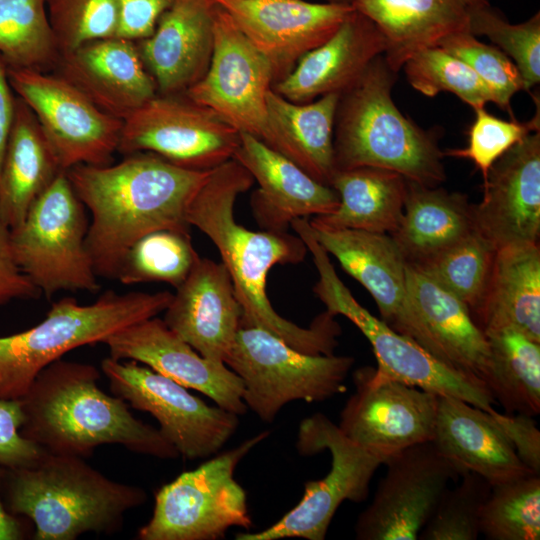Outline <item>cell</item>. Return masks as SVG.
I'll return each instance as SVG.
<instances>
[{"instance_id":"2","label":"cell","mask_w":540,"mask_h":540,"mask_svg":"<svg viewBox=\"0 0 540 540\" xmlns=\"http://www.w3.org/2000/svg\"><path fill=\"white\" fill-rule=\"evenodd\" d=\"M210 172L183 169L150 152L68 169L76 195L91 213L86 247L97 276L115 279L127 250L150 232L189 231L188 207Z\"/></svg>"},{"instance_id":"29","label":"cell","mask_w":540,"mask_h":540,"mask_svg":"<svg viewBox=\"0 0 540 540\" xmlns=\"http://www.w3.org/2000/svg\"><path fill=\"white\" fill-rule=\"evenodd\" d=\"M386 41L384 57L398 72L416 51L456 32L469 31L472 14L489 0H352Z\"/></svg>"},{"instance_id":"22","label":"cell","mask_w":540,"mask_h":540,"mask_svg":"<svg viewBox=\"0 0 540 540\" xmlns=\"http://www.w3.org/2000/svg\"><path fill=\"white\" fill-rule=\"evenodd\" d=\"M164 312L171 331L204 358L225 363L243 313L222 262L200 258Z\"/></svg>"},{"instance_id":"13","label":"cell","mask_w":540,"mask_h":540,"mask_svg":"<svg viewBox=\"0 0 540 540\" xmlns=\"http://www.w3.org/2000/svg\"><path fill=\"white\" fill-rule=\"evenodd\" d=\"M8 78L35 115L63 171L112 163L123 120L100 110L56 73L8 67Z\"/></svg>"},{"instance_id":"26","label":"cell","mask_w":540,"mask_h":540,"mask_svg":"<svg viewBox=\"0 0 540 540\" xmlns=\"http://www.w3.org/2000/svg\"><path fill=\"white\" fill-rule=\"evenodd\" d=\"M385 50L386 41L378 27L353 8L337 31L305 54L272 89L294 103H308L330 93L340 94Z\"/></svg>"},{"instance_id":"16","label":"cell","mask_w":540,"mask_h":540,"mask_svg":"<svg viewBox=\"0 0 540 540\" xmlns=\"http://www.w3.org/2000/svg\"><path fill=\"white\" fill-rule=\"evenodd\" d=\"M273 83L267 59L216 4L209 67L184 94L237 131L261 140L266 129V97Z\"/></svg>"},{"instance_id":"18","label":"cell","mask_w":540,"mask_h":540,"mask_svg":"<svg viewBox=\"0 0 540 540\" xmlns=\"http://www.w3.org/2000/svg\"><path fill=\"white\" fill-rule=\"evenodd\" d=\"M408 312L394 330L449 369L487 386L489 344L467 305L418 266L406 268Z\"/></svg>"},{"instance_id":"53","label":"cell","mask_w":540,"mask_h":540,"mask_svg":"<svg viewBox=\"0 0 540 540\" xmlns=\"http://www.w3.org/2000/svg\"><path fill=\"white\" fill-rule=\"evenodd\" d=\"M351 2H352V0H351Z\"/></svg>"},{"instance_id":"41","label":"cell","mask_w":540,"mask_h":540,"mask_svg":"<svg viewBox=\"0 0 540 540\" xmlns=\"http://www.w3.org/2000/svg\"><path fill=\"white\" fill-rule=\"evenodd\" d=\"M492 485L474 472H465L456 487L446 489L432 516L419 533L420 540H476L480 517Z\"/></svg>"},{"instance_id":"48","label":"cell","mask_w":540,"mask_h":540,"mask_svg":"<svg viewBox=\"0 0 540 540\" xmlns=\"http://www.w3.org/2000/svg\"><path fill=\"white\" fill-rule=\"evenodd\" d=\"M174 0H117L119 25L116 37L134 42L149 37Z\"/></svg>"},{"instance_id":"43","label":"cell","mask_w":540,"mask_h":540,"mask_svg":"<svg viewBox=\"0 0 540 540\" xmlns=\"http://www.w3.org/2000/svg\"><path fill=\"white\" fill-rule=\"evenodd\" d=\"M60 54L85 43L117 36V0H45Z\"/></svg>"},{"instance_id":"4","label":"cell","mask_w":540,"mask_h":540,"mask_svg":"<svg viewBox=\"0 0 540 540\" xmlns=\"http://www.w3.org/2000/svg\"><path fill=\"white\" fill-rule=\"evenodd\" d=\"M396 76L382 54L340 93L333 132L335 169L376 167L420 185L439 186L446 178L444 152L434 133L395 105L391 91Z\"/></svg>"},{"instance_id":"31","label":"cell","mask_w":540,"mask_h":540,"mask_svg":"<svg viewBox=\"0 0 540 540\" xmlns=\"http://www.w3.org/2000/svg\"><path fill=\"white\" fill-rule=\"evenodd\" d=\"M65 172L35 115L16 96L15 112L0 169V219L10 229Z\"/></svg>"},{"instance_id":"12","label":"cell","mask_w":540,"mask_h":540,"mask_svg":"<svg viewBox=\"0 0 540 540\" xmlns=\"http://www.w3.org/2000/svg\"><path fill=\"white\" fill-rule=\"evenodd\" d=\"M101 370L113 395L151 414L162 436L187 459L210 457L239 425V415L210 406L174 380L134 360L107 357Z\"/></svg>"},{"instance_id":"49","label":"cell","mask_w":540,"mask_h":540,"mask_svg":"<svg viewBox=\"0 0 540 540\" xmlns=\"http://www.w3.org/2000/svg\"><path fill=\"white\" fill-rule=\"evenodd\" d=\"M40 294L16 263L11 248L10 228L0 219V305L15 299H34Z\"/></svg>"},{"instance_id":"27","label":"cell","mask_w":540,"mask_h":540,"mask_svg":"<svg viewBox=\"0 0 540 540\" xmlns=\"http://www.w3.org/2000/svg\"><path fill=\"white\" fill-rule=\"evenodd\" d=\"M432 441L462 475L474 472L491 485L534 474L489 412L455 397H438Z\"/></svg>"},{"instance_id":"28","label":"cell","mask_w":540,"mask_h":540,"mask_svg":"<svg viewBox=\"0 0 540 540\" xmlns=\"http://www.w3.org/2000/svg\"><path fill=\"white\" fill-rule=\"evenodd\" d=\"M315 240L372 296L381 320L395 330L408 311L407 261L390 234L313 226Z\"/></svg>"},{"instance_id":"51","label":"cell","mask_w":540,"mask_h":540,"mask_svg":"<svg viewBox=\"0 0 540 540\" xmlns=\"http://www.w3.org/2000/svg\"><path fill=\"white\" fill-rule=\"evenodd\" d=\"M4 468L0 467V540H19L24 536L21 522L11 514L2 503L1 488Z\"/></svg>"},{"instance_id":"23","label":"cell","mask_w":540,"mask_h":540,"mask_svg":"<svg viewBox=\"0 0 540 540\" xmlns=\"http://www.w3.org/2000/svg\"><path fill=\"white\" fill-rule=\"evenodd\" d=\"M233 159L258 183L250 205L262 230L288 231L295 219L330 214L339 204L332 187L250 134L240 132Z\"/></svg>"},{"instance_id":"30","label":"cell","mask_w":540,"mask_h":540,"mask_svg":"<svg viewBox=\"0 0 540 540\" xmlns=\"http://www.w3.org/2000/svg\"><path fill=\"white\" fill-rule=\"evenodd\" d=\"M339 96L330 93L308 103H294L271 89L266 97L261 141L328 186L336 171L333 132Z\"/></svg>"},{"instance_id":"17","label":"cell","mask_w":540,"mask_h":540,"mask_svg":"<svg viewBox=\"0 0 540 540\" xmlns=\"http://www.w3.org/2000/svg\"><path fill=\"white\" fill-rule=\"evenodd\" d=\"M355 392L338 427L350 440L386 459L415 444L432 441L438 395L394 380H376L373 368L353 374Z\"/></svg>"},{"instance_id":"46","label":"cell","mask_w":540,"mask_h":540,"mask_svg":"<svg viewBox=\"0 0 540 540\" xmlns=\"http://www.w3.org/2000/svg\"><path fill=\"white\" fill-rule=\"evenodd\" d=\"M23 422L21 400L0 398V467L4 469L32 465L46 452L21 435Z\"/></svg>"},{"instance_id":"52","label":"cell","mask_w":540,"mask_h":540,"mask_svg":"<svg viewBox=\"0 0 540 540\" xmlns=\"http://www.w3.org/2000/svg\"><path fill=\"white\" fill-rule=\"evenodd\" d=\"M328 2L347 3L351 4V0H327Z\"/></svg>"},{"instance_id":"37","label":"cell","mask_w":540,"mask_h":540,"mask_svg":"<svg viewBox=\"0 0 540 540\" xmlns=\"http://www.w3.org/2000/svg\"><path fill=\"white\" fill-rule=\"evenodd\" d=\"M199 259L189 231L156 230L131 245L115 279L125 285L162 282L176 289Z\"/></svg>"},{"instance_id":"45","label":"cell","mask_w":540,"mask_h":540,"mask_svg":"<svg viewBox=\"0 0 540 540\" xmlns=\"http://www.w3.org/2000/svg\"><path fill=\"white\" fill-rule=\"evenodd\" d=\"M476 116L468 132L465 148L450 149L444 156L471 160L487 178L492 165L510 148L532 132L539 131V114L528 122L507 121L488 113L484 108L475 110Z\"/></svg>"},{"instance_id":"39","label":"cell","mask_w":540,"mask_h":540,"mask_svg":"<svg viewBox=\"0 0 540 540\" xmlns=\"http://www.w3.org/2000/svg\"><path fill=\"white\" fill-rule=\"evenodd\" d=\"M479 527L480 534L488 540H539V475L492 485Z\"/></svg>"},{"instance_id":"19","label":"cell","mask_w":540,"mask_h":540,"mask_svg":"<svg viewBox=\"0 0 540 540\" xmlns=\"http://www.w3.org/2000/svg\"><path fill=\"white\" fill-rule=\"evenodd\" d=\"M269 62L273 85L327 41L353 10L347 3L305 0H214Z\"/></svg>"},{"instance_id":"44","label":"cell","mask_w":540,"mask_h":540,"mask_svg":"<svg viewBox=\"0 0 540 540\" xmlns=\"http://www.w3.org/2000/svg\"><path fill=\"white\" fill-rule=\"evenodd\" d=\"M438 45L467 64L490 88L495 104L513 117L511 99L524 85L516 65L503 51L480 42L469 31L448 35Z\"/></svg>"},{"instance_id":"24","label":"cell","mask_w":540,"mask_h":540,"mask_svg":"<svg viewBox=\"0 0 540 540\" xmlns=\"http://www.w3.org/2000/svg\"><path fill=\"white\" fill-rule=\"evenodd\" d=\"M54 73L100 110L121 120L158 94L136 42L120 37L88 42L60 54Z\"/></svg>"},{"instance_id":"35","label":"cell","mask_w":540,"mask_h":540,"mask_svg":"<svg viewBox=\"0 0 540 540\" xmlns=\"http://www.w3.org/2000/svg\"><path fill=\"white\" fill-rule=\"evenodd\" d=\"M490 350L487 387L506 414L540 413V343L513 327L484 331Z\"/></svg>"},{"instance_id":"32","label":"cell","mask_w":540,"mask_h":540,"mask_svg":"<svg viewBox=\"0 0 540 540\" xmlns=\"http://www.w3.org/2000/svg\"><path fill=\"white\" fill-rule=\"evenodd\" d=\"M472 317L483 332L508 326L540 343L538 243L496 250L484 298Z\"/></svg>"},{"instance_id":"33","label":"cell","mask_w":540,"mask_h":540,"mask_svg":"<svg viewBox=\"0 0 540 540\" xmlns=\"http://www.w3.org/2000/svg\"><path fill=\"white\" fill-rule=\"evenodd\" d=\"M467 196L407 180L403 214L390 235L406 261L422 264L473 230Z\"/></svg>"},{"instance_id":"11","label":"cell","mask_w":540,"mask_h":540,"mask_svg":"<svg viewBox=\"0 0 540 540\" xmlns=\"http://www.w3.org/2000/svg\"><path fill=\"white\" fill-rule=\"evenodd\" d=\"M296 447L302 456L328 450L332 459L329 473L320 480L307 481L299 503L275 524L259 532L237 533L235 539H325L338 507L345 500L364 501L375 471L385 462L350 440L322 413L301 421Z\"/></svg>"},{"instance_id":"20","label":"cell","mask_w":540,"mask_h":540,"mask_svg":"<svg viewBox=\"0 0 540 540\" xmlns=\"http://www.w3.org/2000/svg\"><path fill=\"white\" fill-rule=\"evenodd\" d=\"M473 228L498 250L538 243L540 234V132L505 152L484 180V196L472 204Z\"/></svg>"},{"instance_id":"34","label":"cell","mask_w":540,"mask_h":540,"mask_svg":"<svg viewBox=\"0 0 540 540\" xmlns=\"http://www.w3.org/2000/svg\"><path fill=\"white\" fill-rule=\"evenodd\" d=\"M330 186L339 204L330 214L314 216L309 223L327 229H355L391 234L401 220L407 180L376 167L335 171Z\"/></svg>"},{"instance_id":"38","label":"cell","mask_w":540,"mask_h":540,"mask_svg":"<svg viewBox=\"0 0 540 540\" xmlns=\"http://www.w3.org/2000/svg\"><path fill=\"white\" fill-rule=\"evenodd\" d=\"M496 249L476 230L416 265L469 308H479L491 275Z\"/></svg>"},{"instance_id":"47","label":"cell","mask_w":540,"mask_h":540,"mask_svg":"<svg viewBox=\"0 0 540 540\" xmlns=\"http://www.w3.org/2000/svg\"><path fill=\"white\" fill-rule=\"evenodd\" d=\"M500 426L521 462L534 474H540V431L532 416L489 412Z\"/></svg>"},{"instance_id":"14","label":"cell","mask_w":540,"mask_h":540,"mask_svg":"<svg viewBox=\"0 0 540 540\" xmlns=\"http://www.w3.org/2000/svg\"><path fill=\"white\" fill-rule=\"evenodd\" d=\"M240 132L185 94H157L123 120L118 152H150L180 168L210 171L233 159Z\"/></svg>"},{"instance_id":"1","label":"cell","mask_w":540,"mask_h":540,"mask_svg":"<svg viewBox=\"0 0 540 540\" xmlns=\"http://www.w3.org/2000/svg\"><path fill=\"white\" fill-rule=\"evenodd\" d=\"M250 173L230 159L211 170L193 197L187 221L216 246L242 308L240 325L262 328L292 348L311 355H332L341 328L328 311L310 327H301L279 315L266 292V279L277 264H298L307 254L304 241L288 231H254L236 222L237 197L253 185Z\"/></svg>"},{"instance_id":"42","label":"cell","mask_w":540,"mask_h":540,"mask_svg":"<svg viewBox=\"0 0 540 540\" xmlns=\"http://www.w3.org/2000/svg\"><path fill=\"white\" fill-rule=\"evenodd\" d=\"M469 32L487 36L516 65L530 91L540 81V13L520 24H510L490 4L476 10L469 21Z\"/></svg>"},{"instance_id":"50","label":"cell","mask_w":540,"mask_h":540,"mask_svg":"<svg viewBox=\"0 0 540 540\" xmlns=\"http://www.w3.org/2000/svg\"><path fill=\"white\" fill-rule=\"evenodd\" d=\"M16 96L8 78V66L0 55V169L12 126Z\"/></svg>"},{"instance_id":"15","label":"cell","mask_w":540,"mask_h":540,"mask_svg":"<svg viewBox=\"0 0 540 540\" xmlns=\"http://www.w3.org/2000/svg\"><path fill=\"white\" fill-rule=\"evenodd\" d=\"M370 505L358 516V540H418L451 480L462 476L433 441L388 457Z\"/></svg>"},{"instance_id":"3","label":"cell","mask_w":540,"mask_h":540,"mask_svg":"<svg viewBox=\"0 0 540 540\" xmlns=\"http://www.w3.org/2000/svg\"><path fill=\"white\" fill-rule=\"evenodd\" d=\"M98 369L61 358L46 366L20 399L21 435L51 454L89 457L104 444L161 459L178 451L156 429L136 419L129 404L101 390Z\"/></svg>"},{"instance_id":"21","label":"cell","mask_w":540,"mask_h":540,"mask_svg":"<svg viewBox=\"0 0 540 540\" xmlns=\"http://www.w3.org/2000/svg\"><path fill=\"white\" fill-rule=\"evenodd\" d=\"M101 343L109 349L110 357L142 363L206 395L220 408L239 416L248 409L241 378L225 363L201 356L157 316L128 325Z\"/></svg>"},{"instance_id":"10","label":"cell","mask_w":540,"mask_h":540,"mask_svg":"<svg viewBox=\"0 0 540 540\" xmlns=\"http://www.w3.org/2000/svg\"><path fill=\"white\" fill-rule=\"evenodd\" d=\"M263 431L239 446L181 473L155 494L153 514L140 540H217L231 527L250 529L247 493L235 480L239 462L268 437Z\"/></svg>"},{"instance_id":"9","label":"cell","mask_w":540,"mask_h":540,"mask_svg":"<svg viewBox=\"0 0 540 540\" xmlns=\"http://www.w3.org/2000/svg\"><path fill=\"white\" fill-rule=\"evenodd\" d=\"M88 226L84 205L62 172L10 229L16 263L47 298L59 291L99 290L86 247Z\"/></svg>"},{"instance_id":"7","label":"cell","mask_w":540,"mask_h":540,"mask_svg":"<svg viewBox=\"0 0 540 540\" xmlns=\"http://www.w3.org/2000/svg\"><path fill=\"white\" fill-rule=\"evenodd\" d=\"M292 228L312 254L319 276L315 295L326 311L345 316L370 342L377 360L374 379L399 381L438 396L455 397L487 412L494 409L495 400L484 382L449 369L357 302L337 275L328 253L313 237L307 219L295 220Z\"/></svg>"},{"instance_id":"6","label":"cell","mask_w":540,"mask_h":540,"mask_svg":"<svg viewBox=\"0 0 540 540\" xmlns=\"http://www.w3.org/2000/svg\"><path fill=\"white\" fill-rule=\"evenodd\" d=\"M173 294L105 292L81 305L71 297L54 302L37 325L0 337V398L21 399L49 364L80 346L101 343L110 334L164 312Z\"/></svg>"},{"instance_id":"8","label":"cell","mask_w":540,"mask_h":540,"mask_svg":"<svg viewBox=\"0 0 540 540\" xmlns=\"http://www.w3.org/2000/svg\"><path fill=\"white\" fill-rule=\"evenodd\" d=\"M225 364L243 383V401L272 422L292 401H325L346 391L351 356L302 353L270 332L240 325Z\"/></svg>"},{"instance_id":"5","label":"cell","mask_w":540,"mask_h":540,"mask_svg":"<svg viewBox=\"0 0 540 540\" xmlns=\"http://www.w3.org/2000/svg\"><path fill=\"white\" fill-rule=\"evenodd\" d=\"M6 509L35 525L36 540H74L83 533L118 531L146 492L107 478L84 458L45 452L32 465L5 469Z\"/></svg>"},{"instance_id":"40","label":"cell","mask_w":540,"mask_h":540,"mask_svg":"<svg viewBox=\"0 0 540 540\" xmlns=\"http://www.w3.org/2000/svg\"><path fill=\"white\" fill-rule=\"evenodd\" d=\"M409 84L418 92L434 97L450 92L474 110L495 103L490 88L463 61L439 45L422 48L403 64Z\"/></svg>"},{"instance_id":"36","label":"cell","mask_w":540,"mask_h":540,"mask_svg":"<svg viewBox=\"0 0 540 540\" xmlns=\"http://www.w3.org/2000/svg\"><path fill=\"white\" fill-rule=\"evenodd\" d=\"M0 55L8 67L54 70L60 52L45 0H0Z\"/></svg>"},{"instance_id":"25","label":"cell","mask_w":540,"mask_h":540,"mask_svg":"<svg viewBox=\"0 0 540 540\" xmlns=\"http://www.w3.org/2000/svg\"><path fill=\"white\" fill-rule=\"evenodd\" d=\"M214 0H174L154 32L137 41L161 95L184 94L206 73L214 46Z\"/></svg>"}]
</instances>
